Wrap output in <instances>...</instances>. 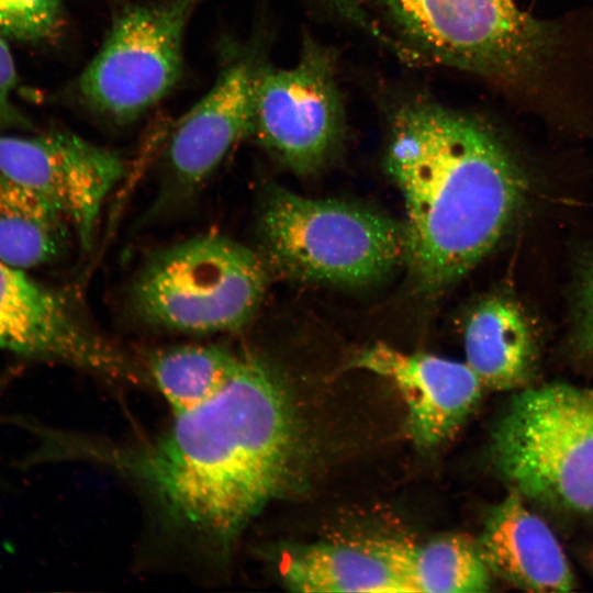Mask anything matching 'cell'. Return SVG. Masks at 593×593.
<instances>
[{
  "label": "cell",
  "instance_id": "obj_1",
  "mask_svg": "<svg viewBox=\"0 0 593 593\" xmlns=\"http://www.w3.org/2000/svg\"><path fill=\"white\" fill-rule=\"evenodd\" d=\"M299 448L284 380L244 354L216 395L172 415L153 439L123 445L68 435L64 451L127 479L156 536L190 561L223 568L255 518L288 490Z\"/></svg>",
  "mask_w": 593,
  "mask_h": 593
},
{
  "label": "cell",
  "instance_id": "obj_2",
  "mask_svg": "<svg viewBox=\"0 0 593 593\" xmlns=\"http://www.w3.org/2000/svg\"><path fill=\"white\" fill-rule=\"evenodd\" d=\"M385 169L405 209V265L417 290L437 294L503 237L526 192V177L486 124L434 101L392 116Z\"/></svg>",
  "mask_w": 593,
  "mask_h": 593
},
{
  "label": "cell",
  "instance_id": "obj_3",
  "mask_svg": "<svg viewBox=\"0 0 593 593\" xmlns=\"http://www.w3.org/2000/svg\"><path fill=\"white\" fill-rule=\"evenodd\" d=\"M409 60L466 70L496 82L535 75L558 44L552 24L516 0H332Z\"/></svg>",
  "mask_w": 593,
  "mask_h": 593
},
{
  "label": "cell",
  "instance_id": "obj_4",
  "mask_svg": "<svg viewBox=\"0 0 593 593\" xmlns=\"http://www.w3.org/2000/svg\"><path fill=\"white\" fill-rule=\"evenodd\" d=\"M269 271L300 282L362 286L405 262L403 224L378 211L265 189L257 216Z\"/></svg>",
  "mask_w": 593,
  "mask_h": 593
},
{
  "label": "cell",
  "instance_id": "obj_5",
  "mask_svg": "<svg viewBox=\"0 0 593 593\" xmlns=\"http://www.w3.org/2000/svg\"><path fill=\"white\" fill-rule=\"evenodd\" d=\"M269 269L259 251L220 234H204L155 251L130 289L133 312L170 332H235L254 318Z\"/></svg>",
  "mask_w": 593,
  "mask_h": 593
},
{
  "label": "cell",
  "instance_id": "obj_6",
  "mask_svg": "<svg viewBox=\"0 0 593 593\" xmlns=\"http://www.w3.org/2000/svg\"><path fill=\"white\" fill-rule=\"evenodd\" d=\"M491 452L518 493L593 512V389L555 383L518 393L497 422Z\"/></svg>",
  "mask_w": 593,
  "mask_h": 593
},
{
  "label": "cell",
  "instance_id": "obj_7",
  "mask_svg": "<svg viewBox=\"0 0 593 593\" xmlns=\"http://www.w3.org/2000/svg\"><path fill=\"white\" fill-rule=\"evenodd\" d=\"M199 0H157L123 12L78 80L82 100L125 124L164 98L182 70V41Z\"/></svg>",
  "mask_w": 593,
  "mask_h": 593
},
{
  "label": "cell",
  "instance_id": "obj_8",
  "mask_svg": "<svg viewBox=\"0 0 593 593\" xmlns=\"http://www.w3.org/2000/svg\"><path fill=\"white\" fill-rule=\"evenodd\" d=\"M345 124L328 48L306 38L294 66L259 67L250 135L286 168L303 176L318 170L338 150Z\"/></svg>",
  "mask_w": 593,
  "mask_h": 593
},
{
  "label": "cell",
  "instance_id": "obj_9",
  "mask_svg": "<svg viewBox=\"0 0 593 593\" xmlns=\"http://www.w3.org/2000/svg\"><path fill=\"white\" fill-rule=\"evenodd\" d=\"M0 348L115 382H134L139 374L137 366L96 333L63 294L2 260Z\"/></svg>",
  "mask_w": 593,
  "mask_h": 593
},
{
  "label": "cell",
  "instance_id": "obj_10",
  "mask_svg": "<svg viewBox=\"0 0 593 593\" xmlns=\"http://www.w3.org/2000/svg\"><path fill=\"white\" fill-rule=\"evenodd\" d=\"M0 171L48 203L89 248L101 208L125 168L115 153L76 134L52 131L0 134Z\"/></svg>",
  "mask_w": 593,
  "mask_h": 593
},
{
  "label": "cell",
  "instance_id": "obj_11",
  "mask_svg": "<svg viewBox=\"0 0 593 593\" xmlns=\"http://www.w3.org/2000/svg\"><path fill=\"white\" fill-rule=\"evenodd\" d=\"M351 365L396 387L406 405L409 434L426 448L456 434L484 388L467 362L430 354H407L383 343L365 349Z\"/></svg>",
  "mask_w": 593,
  "mask_h": 593
},
{
  "label": "cell",
  "instance_id": "obj_12",
  "mask_svg": "<svg viewBox=\"0 0 593 593\" xmlns=\"http://www.w3.org/2000/svg\"><path fill=\"white\" fill-rule=\"evenodd\" d=\"M258 70L251 57L233 58L212 89L179 121L167 147L177 187L187 192L200 187L233 145L250 135Z\"/></svg>",
  "mask_w": 593,
  "mask_h": 593
},
{
  "label": "cell",
  "instance_id": "obj_13",
  "mask_svg": "<svg viewBox=\"0 0 593 593\" xmlns=\"http://www.w3.org/2000/svg\"><path fill=\"white\" fill-rule=\"evenodd\" d=\"M490 570L533 592H567L573 577L567 558L545 522L517 494L491 512L478 544Z\"/></svg>",
  "mask_w": 593,
  "mask_h": 593
},
{
  "label": "cell",
  "instance_id": "obj_14",
  "mask_svg": "<svg viewBox=\"0 0 593 593\" xmlns=\"http://www.w3.org/2000/svg\"><path fill=\"white\" fill-rule=\"evenodd\" d=\"M279 575L294 592L411 593L387 561L365 542L316 544L284 550Z\"/></svg>",
  "mask_w": 593,
  "mask_h": 593
},
{
  "label": "cell",
  "instance_id": "obj_15",
  "mask_svg": "<svg viewBox=\"0 0 593 593\" xmlns=\"http://www.w3.org/2000/svg\"><path fill=\"white\" fill-rule=\"evenodd\" d=\"M394 570L411 593H479L490 586L489 567L478 545L460 535L425 544L399 540L365 542Z\"/></svg>",
  "mask_w": 593,
  "mask_h": 593
},
{
  "label": "cell",
  "instance_id": "obj_16",
  "mask_svg": "<svg viewBox=\"0 0 593 593\" xmlns=\"http://www.w3.org/2000/svg\"><path fill=\"white\" fill-rule=\"evenodd\" d=\"M467 365L490 389L516 388L527 378L534 357L528 323L510 300L490 298L467 320L463 333Z\"/></svg>",
  "mask_w": 593,
  "mask_h": 593
},
{
  "label": "cell",
  "instance_id": "obj_17",
  "mask_svg": "<svg viewBox=\"0 0 593 593\" xmlns=\"http://www.w3.org/2000/svg\"><path fill=\"white\" fill-rule=\"evenodd\" d=\"M69 230L48 203L0 171V260L24 271L48 264Z\"/></svg>",
  "mask_w": 593,
  "mask_h": 593
},
{
  "label": "cell",
  "instance_id": "obj_18",
  "mask_svg": "<svg viewBox=\"0 0 593 593\" xmlns=\"http://www.w3.org/2000/svg\"><path fill=\"white\" fill-rule=\"evenodd\" d=\"M244 354L216 345H180L150 354L146 374L171 414L190 411L216 395L234 377Z\"/></svg>",
  "mask_w": 593,
  "mask_h": 593
},
{
  "label": "cell",
  "instance_id": "obj_19",
  "mask_svg": "<svg viewBox=\"0 0 593 593\" xmlns=\"http://www.w3.org/2000/svg\"><path fill=\"white\" fill-rule=\"evenodd\" d=\"M61 21L60 0H0V37L5 41L48 40Z\"/></svg>",
  "mask_w": 593,
  "mask_h": 593
},
{
  "label": "cell",
  "instance_id": "obj_20",
  "mask_svg": "<svg viewBox=\"0 0 593 593\" xmlns=\"http://www.w3.org/2000/svg\"><path fill=\"white\" fill-rule=\"evenodd\" d=\"M18 72L7 41L0 37V131H32V123L13 102Z\"/></svg>",
  "mask_w": 593,
  "mask_h": 593
},
{
  "label": "cell",
  "instance_id": "obj_21",
  "mask_svg": "<svg viewBox=\"0 0 593 593\" xmlns=\"http://www.w3.org/2000/svg\"><path fill=\"white\" fill-rule=\"evenodd\" d=\"M573 339L582 355L593 358V256L578 294Z\"/></svg>",
  "mask_w": 593,
  "mask_h": 593
},
{
  "label": "cell",
  "instance_id": "obj_22",
  "mask_svg": "<svg viewBox=\"0 0 593 593\" xmlns=\"http://www.w3.org/2000/svg\"><path fill=\"white\" fill-rule=\"evenodd\" d=\"M47 434H48V430H47V433H46V435H45V436H47ZM44 447H45V441H44ZM45 454H46V450H45ZM46 455H47V454H46ZM47 456H48V455H47Z\"/></svg>",
  "mask_w": 593,
  "mask_h": 593
}]
</instances>
